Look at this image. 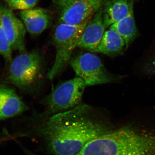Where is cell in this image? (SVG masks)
Instances as JSON below:
<instances>
[{
    "label": "cell",
    "instance_id": "cell-1",
    "mask_svg": "<svg viewBox=\"0 0 155 155\" xmlns=\"http://www.w3.org/2000/svg\"><path fill=\"white\" fill-rule=\"evenodd\" d=\"M38 131L53 155H74L110 130L91 107L79 104L53 115Z\"/></svg>",
    "mask_w": 155,
    "mask_h": 155
},
{
    "label": "cell",
    "instance_id": "cell-2",
    "mask_svg": "<svg viewBox=\"0 0 155 155\" xmlns=\"http://www.w3.org/2000/svg\"><path fill=\"white\" fill-rule=\"evenodd\" d=\"M89 22L78 25L59 23L57 26L53 36L56 50L55 59L48 74L50 80L59 75L69 63Z\"/></svg>",
    "mask_w": 155,
    "mask_h": 155
},
{
    "label": "cell",
    "instance_id": "cell-3",
    "mask_svg": "<svg viewBox=\"0 0 155 155\" xmlns=\"http://www.w3.org/2000/svg\"><path fill=\"white\" fill-rule=\"evenodd\" d=\"M41 55L36 51L21 53L10 63L8 80L24 90L33 88L42 76Z\"/></svg>",
    "mask_w": 155,
    "mask_h": 155
},
{
    "label": "cell",
    "instance_id": "cell-4",
    "mask_svg": "<svg viewBox=\"0 0 155 155\" xmlns=\"http://www.w3.org/2000/svg\"><path fill=\"white\" fill-rule=\"evenodd\" d=\"M69 64L77 77L86 86H93L114 82L117 78L107 72L101 59L94 54L86 53L70 60Z\"/></svg>",
    "mask_w": 155,
    "mask_h": 155
},
{
    "label": "cell",
    "instance_id": "cell-5",
    "mask_svg": "<svg viewBox=\"0 0 155 155\" xmlns=\"http://www.w3.org/2000/svg\"><path fill=\"white\" fill-rule=\"evenodd\" d=\"M86 85L80 78L76 77L61 84L46 100L51 113H61L79 104Z\"/></svg>",
    "mask_w": 155,
    "mask_h": 155
},
{
    "label": "cell",
    "instance_id": "cell-6",
    "mask_svg": "<svg viewBox=\"0 0 155 155\" xmlns=\"http://www.w3.org/2000/svg\"><path fill=\"white\" fill-rule=\"evenodd\" d=\"M59 11V23L78 25L90 20L104 0H53Z\"/></svg>",
    "mask_w": 155,
    "mask_h": 155
},
{
    "label": "cell",
    "instance_id": "cell-7",
    "mask_svg": "<svg viewBox=\"0 0 155 155\" xmlns=\"http://www.w3.org/2000/svg\"><path fill=\"white\" fill-rule=\"evenodd\" d=\"M0 25L10 43L12 50L25 52L26 28L23 22L8 7L0 4Z\"/></svg>",
    "mask_w": 155,
    "mask_h": 155
},
{
    "label": "cell",
    "instance_id": "cell-8",
    "mask_svg": "<svg viewBox=\"0 0 155 155\" xmlns=\"http://www.w3.org/2000/svg\"><path fill=\"white\" fill-rule=\"evenodd\" d=\"M103 6L90 20L84 28L77 47L94 52L105 32L103 18Z\"/></svg>",
    "mask_w": 155,
    "mask_h": 155
},
{
    "label": "cell",
    "instance_id": "cell-9",
    "mask_svg": "<svg viewBox=\"0 0 155 155\" xmlns=\"http://www.w3.org/2000/svg\"><path fill=\"white\" fill-rule=\"evenodd\" d=\"M27 109L14 90L0 85V121L22 114Z\"/></svg>",
    "mask_w": 155,
    "mask_h": 155
},
{
    "label": "cell",
    "instance_id": "cell-10",
    "mask_svg": "<svg viewBox=\"0 0 155 155\" xmlns=\"http://www.w3.org/2000/svg\"><path fill=\"white\" fill-rule=\"evenodd\" d=\"M134 0H109L103 7V18L106 28L110 27L134 13Z\"/></svg>",
    "mask_w": 155,
    "mask_h": 155
},
{
    "label": "cell",
    "instance_id": "cell-11",
    "mask_svg": "<svg viewBox=\"0 0 155 155\" xmlns=\"http://www.w3.org/2000/svg\"><path fill=\"white\" fill-rule=\"evenodd\" d=\"M19 14L26 30L33 35H38L43 32L51 22V16L48 12L41 8H32L20 11Z\"/></svg>",
    "mask_w": 155,
    "mask_h": 155
},
{
    "label": "cell",
    "instance_id": "cell-12",
    "mask_svg": "<svg viewBox=\"0 0 155 155\" xmlns=\"http://www.w3.org/2000/svg\"><path fill=\"white\" fill-rule=\"evenodd\" d=\"M126 44L122 37L112 29L106 31L101 41L94 52L114 56L121 54Z\"/></svg>",
    "mask_w": 155,
    "mask_h": 155
},
{
    "label": "cell",
    "instance_id": "cell-13",
    "mask_svg": "<svg viewBox=\"0 0 155 155\" xmlns=\"http://www.w3.org/2000/svg\"><path fill=\"white\" fill-rule=\"evenodd\" d=\"M110 28L116 31L122 37L125 41L126 48H127L137 35L134 14L114 23L110 26Z\"/></svg>",
    "mask_w": 155,
    "mask_h": 155
},
{
    "label": "cell",
    "instance_id": "cell-14",
    "mask_svg": "<svg viewBox=\"0 0 155 155\" xmlns=\"http://www.w3.org/2000/svg\"><path fill=\"white\" fill-rule=\"evenodd\" d=\"M12 10L23 11L35 8L38 0H2Z\"/></svg>",
    "mask_w": 155,
    "mask_h": 155
},
{
    "label": "cell",
    "instance_id": "cell-15",
    "mask_svg": "<svg viewBox=\"0 0 155 155\" xmlns=\"http://www.w3.org/2000/svg\"><path fill=\"white\" fill-rule=\"evenodd\" d=\"M12 49L5 34L0 25V54L8 63L12 61Z\"/></svg>",
    "mask_w": 155,
    "mask_h": 155
}]
</instances>
